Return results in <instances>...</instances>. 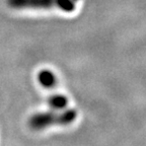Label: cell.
I'll return each instance as SVG.
<instances>
[{"mask_svg": "<svg viewBox=\"0 0 146 146\" xmlns=\"http://www.w3.org/2000/svg\"><path fill=\"white\" fill-rule=\"evenodd\" d=\"M77 0H7L12 8H59L63 11L72 12Z\"/></svg>", "mask_w": 146, "mask_h": 146, "instance_id": "cell-2", "label": "cell"}, {"mask_svg": "<svg viewBox=\"0 0 146 146\" xmlns=\"http://www.w3.org/2000/svg\"><path fill=\"white\" fill-rule=\"evenodd\" d=\"M48 105L56 110H62L68 105V100L63 94H53L49 98Z\"/></svg>", "mask_w": 146, "mask_h": 146, "instance_id": "cell-4", "label": "cell"}, {"mask_svg": "<svg viewBox=\"0 0 146 146\" xmlns=\"http://www.w3.org/2000/svg\"><path fill=\"white\" fill-rule=\"evenodd\" d=\"M77 117V112L75 110L69 109L62 113L45 112L38 113L34 115L29 120V125L34 130H42L44 128L54 125H69L73 123Z\"/></svg>", "mask_w": 146, "mask_h": 146, "instance_id": "cell-1", "label": "cell"}, {"mask_svg": "<svg viewBox=\"0 0 146 146\" xmlns=\"http://www.w3.org/2000/svg\"><path fill=\"white\" fill-rule=\"evenodd\" d=\"M38 80L43 85L44 87H53L56 84V76L54 75V73L52 71L48 70V69H43L39 72L38 74Z\"/></svg>", "mask_w": 146, "mask_h": 146, "instance_id": "cell-3", "label": "cell"}]
</instances>
